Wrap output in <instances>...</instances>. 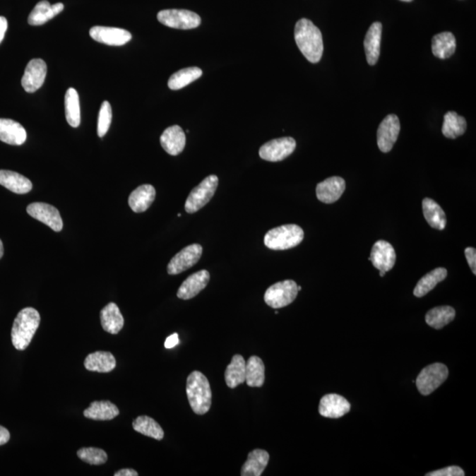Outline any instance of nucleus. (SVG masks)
I'll return each mask as SVG.
<instances>
[{
    "label": "nucleus",
    "mask_w": 476,
    "mask_h": 476,
    "mask_svg": "<svg viewBox=\"0 0 476 476\" xmlns=\"http://www.w3.org/2000/svg\"><path fill=\"white\" fill-rule=\"evenodd\" d=\"M382 24L372 23L369 27L364 39V49L366 59L369 66L376 65L379 59L380 44H381Z\"/></svg>",
    "instance_id": "obj_21"
},
{
    "label": "nucleus",
    "mask_w": 476,
    "mask_h": 476,
    "mask_svg": "<svg viewBox=\"0 0 476 476\" xmlns=\"http://www.w3.org/2000/svg\"><path fill=\"white\" fill-rule=\"evenodd\" d=\"M210 273L207 270H201L184 280L177 291V296L183 300H189L200 294L208 286Z\"/></svg>",
    "instance_id": "obj_18"
},
{
    "label": "nucleus",
    "mask_w": 476,
    "mask_h": 476,
    "mask_svg": "<svg viewBox=\"0 0 476 476\" xmlns=\"http://www.w3.org/2000/svg\"><path fill=\"white\" fill-rule=\"evenodd\" d=\"M297 294V284L292 280H286L269 287L266 291L264 300L268 307L280 309L292 304Z\"/></svg>",
    "instance_id": "obj_5"
},
{
    "label": "nucleus",
    "mask_w": 476,
    "mask_h": 476,
    "mask_svg": "<svg viewBox=\"0 0 476 476\" xmlns=\"http://www.w3.org/2000/svg\"><path fill=\"white\" fill-rule=\"evenodd\" d=\"M456 312L451 307H439L432 309L425 316V321L431 328L441 329L456 318Z\"/></svg>",
    "instance_id": "obj_35"
},
{
    "label": "nucleus",
    "mask_w": 476,
    "mask_h": 476,
    "mask_svg": "<svg viewBox=\"0 0 476 476\" xmlns=\"http://www.w3.org/2000/svg\"><path fill=\"white\" fill-rule=\"evenodd\" d=\"M203 252L201 244H194L184 248L179 254L174 256L169 261L167 271L170 275H177L193 268L200 261Z\"/></svg>",
    "instance_id": "obj_10"
},
{
    "label": "nucleus",
    "mask_w": 476,
    "mask_h": 476,
    "mask_svg": "<svg viewBox=\"0 0 476 476\" xmlns=\"http://www.w3.org/2000/svg\"><path fill=\"white\" fill-rule=\"evenodd\" d=\"M369 261L379 271L389 272L395 265V250L388 242L379 240L373 245Z\"/></svg>",
    "instance_id": "obj_14"
},
{
    "label": "nucleus",
    "mask_w": 476,
    "mask_h": 476,
    "mask_svg": "<svg viewBox=\"0 0 476 476\" xmlns=\"http://www.w3.org/2000/svg\"><path fill=\"white\" fill-rule=\"evenodd\" d=\"M28 214L39 222L44 223L56 232L63 230V221L58 209L52 205L35 202L27 208Z\"/></svg>",
    "instance_id": "obj_12"
},
{
    "label": "nucleus",
    "mask_w": 476,
    "mask_h": 476,
    "mask_svg": "<svg viewBox=\"0 0 476 476\" xmlns=\"http://www.w3.org/2000/svg\"><path fill=\"white\" fill-rule=\"evenodd\" d=\"M294 40L302 54L311 63H319L324 52L321 31L311 20L301 19L294 27Z\"/></svg>",
    "instance_id": "obj_1"
},
{
    "label": "nucleus",
    "mask_w": 476,
    "mask_h": 476,
    "mask_svg": "<svg viewBox=\"0 0 476 476\" xmlns=\"http://www.w3.org/2000/svg\"><path fill=\"white\" fill-rule=\"evenodd\" d=\"M100 318L102 328L112 335H118L124 328V319L123 315L121 314L118 305L114 303H109L102 309Z\"/></svg>",
    "instance_id": "obj_24"
},
{
    "label": "nucleus",
    "mask_w": 476,
    "mask_h": 476,
    "mask_svg": "<svg viewBox=\"0 0 476 476\" xmlns=\"http://www.w3.org/2000/svg\"><path fill=\"white\" fill-rule=\"evenodd\" d=\"M157 20L165 26L177 30H193L200 26L201 18L189 10L167 9L160 11Z\"/></svg>",
    "instance_id": "obj_7"
},
{
    "label": "nucleus",
    "mask_w": 476,
    "mask_h": 476,
    "mask_svg": "<svg viewBox=\"0 0 476 476\" xmlns=\"http://www.w3.org/2000/svg\"><path fill=\"white\" fill-rule=\"evenodd\" d=\"M422 212L426 221L433 229L443 230L446 226L445 212L436 201L426 198L422 201Z\"/></svg>",
    "instance_id": "obj_30"
},
{
    "label": "nucleus",
    "mask_w": 476,
    "mask_h": 476,
    "mask_svg": "<svg viewBox=\"0 0 476 476\" xmlns=\"http://www.w3.org/2000/svg\"><path fill=\"white\" fill-rule=\"evenodd\" d=\"M47 76V65L41 59H35L28 62L21 85L28 93H34L41 88Z\"/></svg>",
    "instance_id": "obj_13"
},
{
    "label": "nucleus",
    "mask_w": 476,
    "mask_h": 476,
    "mask_svg": "<svg viewBox=\"0 0 476 476\" xmlns=\"http://www.w3.org/2000/svg\"><path fill=\"white\" fill-rule=\"evenodd\" d=\"M179 335H177V333H173V335L169 336L168 338L166 339L165 346L166 349H173V347L179 345Z\"/></svg>",
    "instance_id": "obj_43"
},
{
    "label": "nucleus",
    "mask_w": 476,
    "mask_h": 476,
    "mask_svg": "<svg viewBox=\"0 0 476 476\" xmlns=\"http://www.w3.org/2000/svg\"><path fill=\"white\" fill-rule=\"evenodd\" d=\"M66 118L71 126L76 128L81 124V105L79 94L70 88L65 97Z\"/></svg>",
    "instance_id": "obj_38"
},
{
    "label": "nucleus",
    "mask_w": 476,
    "mask_h": 476,
    "mask_svg": "<svg viewBox=\"0 0 476 476\" xmlns=\"http://www.w3.org/2000/svg\"><path fill=\"white\" fill-rule=\"evenodd\" d=\"M40 314L34 308L23 309L18 314L11 333L13 345L17 350L27 349L40 325Z\"/></svg>",
    "instance_id": "obj_2"
},
{
    "label": "nucleus",
    "mask_w": 476,
    "mask_h": 476,
    "mask_svg": "<svg viewBox=\"0 0 476 476\" xmlns=\"http://www.w3.org/2000/svg\"><path fill=\"white\" fill-rule=\"evenodd\" d=\"M401 1H403V2H411V1H413V0H401Z\"/></svg>",
    "instance_id": "obj_49"
},
{
    "label": "nucleus",
    "mask_w": 476,
    "mask_h": 476,
    "mask_svg": "<svg viewBox=\"0 0 476 476\" xmlns=\"http://www.w3.org/2000/svg\"><path fill=\"white\" fill-rule=\"evenodd\" d=\"M0 184L17 194L30 193L33 184L30 179L11 170H0Z\"/></svg>",
    "instance_id": "obj_25"
},
{
    "label": "nucleus",
    "mask_w": 476,
    "mask_h": 476,
    "mask_svg": "<svg viewBox=\"0 0 476 476\" xmlns=\"http://www.w3.org/2000/svg\"><path fill=\"white\" fill-rule=\"evenodd\" d=\"M115 476H138V474L136 471L131 470V468H126V470H119L116 472L114 474Z\"/></svg>",
    "instance_id": "obj_46"
},
{
    "label": "nucleus",
    "mask_w": 476,
    "mask_h": 476,
    "mask_svg": "<svg viewBox=\"0 0 476 476\" xmlns=\"http://www.w3.org/2000/svg\"><path fill=\"white\" fill-rule=\"evenodd\" d=\"M400 131V120L396 115L386 116L379 124L376 141L380 151L388 153L392 150Z\"/></svg>",
    "instance_id": "obj_11"
},
{
    "label": "nucleus",
    "mask_w": 476,
    "mask_h": 476,
    "mask_svg": "<svg viewBox=\"0 0 476 476\" xmlns=\"http://www.w3.org/2000/svg\"><path fill=\"white\" fill-rule=\"evenodd\" d=\"M10 439V433L5 427L0 426V446L5 445Z\"/></svg>",
    "instance_id": "obj_45"
},
{
    "label": "nucleus",
    "mask_w": 476,
    "mask_h": 476,
    "mask_svg": "<svg viewBox=\"0 0 476 476\" xmlns=\"http://www.w3.org/2000/svg\"><path fill=\"white\" fill-rule=\"evenodd\" d=\"M27 140V131L20 123L0 119V141L6 144L20 145Z\"/></svg>",
    "instance_id": "obj_22"
},
{
    "label": "nucleus",
    "mask_w": 476,
    "mask_h": 476,
    "mask_svg": "<svg viewBox=\"0 0 476 476\" xmlns=\"http://www.w3.org/2000/svg\"><path fill=\"white\" fill-rule=\"evenodd\" d=\"M7 27H8L7 20L5 17L0 16V44H1L4 37H5Z\"/></svg>",
    "instance_id": "obj_44"
},
{
    "label": "nucleus",
    "mask_w": 476,
    "mask_h": 476,
    "mask_svg": "<svg viewBox=\"0 0 476 476\" xmlns=\"http://www.w3.org/2000/svg\"><path fill=\"white\" fill-rule=\"evenodd\" d=\"M160 142L163 149L170 155H177L184 151L186 138L182 128L172 126L163 131Z\"/></svg>",
    "instance_id": "obj_19"
},
{
    "label": "nucleus",
    "mask_w": 476,
    "mask_h": 476,
    "mask_svg": "<svg viewBox=\"0 0 476 476\" xmlns=\"http://www.w3.org/2000/svg\"><path fill=\"white\" fill-rule=\"evenodd\" d=\"M112 119V105L109 102L105 101L101 105L98 116L97 134L102 138L105 136L111 126Z\"/></svg>",
    "instance_id": "obj_40"
},
{
    "label": "nucleus",
    "mask_w": 476,
    "mask_h": 476,
    "mask_svg": "<svg viewBox=\"0 0 476 476\" xmlns=\"http://www.w3.org/2000/svg\"><path fill=\"white\" fill-rule=\"evenodd\" d=\"M269 453L266 451L256 449L248 454V459L242 468V476H261L268 466Z\"/></svg>",
    "instance_id": "obj_28"
},
{
    "label": "nucleus",
    "mask_w": 476,
    "mask_h": 476,
    "mask_svg": "<svg viewBox=\"0 0 476 476\" xmlns=\"http://www.w3.org/2000/svg\"><path fill=\"white\" fill-rule=\"evenodd\" d=\"M64 4L56 3L51 5L47 0H42L32 10L28 16V24L32 26H41L49 20H51L55 16H58L64 10Z\"/></svg>",
    "instance_id": "obj_20"
},
{
    "label": "nucleus",
    "mask_w": 476,
    "mask_h": 476,
    "mask_svg": "<svg viewBox=\"0 0 476 476\" xmlns=\"http://www.w3.org/2000/svg\"><path fill=\"white\" fill-rule=\"evenodd\" d=\"M350 408V403L345 398L339 394L330 393L321 400L319 412L326 418H340L349 413Z\"/></svg>",
    "instance_id": "obj_17"
},
{
    "label": "nucleus",
    "mask_w": 476,
    "mask_h": 476,
    "mask_svg": "<svg viewBox=\"0 0 476 476\" xmlns=\"http://www.w3.org/2000/svg\"><path fill=\"white\" fill-rule=\"evenodd\" d=\"M4 255V245L2 241L0 240V258L3 257Z\"/></svg>",
    "instance_id": "obj_47"
},
{
    "label": "nucleus",
    "mask_w": 476,
    "mask_h": 476,
    "mask_svg": "<svg viewBox=\"0 0 476 476\" xmlns=\"http://www.w3.org/2000/svg\"><path fill=\"white\" fill-rule=\"evenodd\" d=\"M202 73V70L195 66L179 70L169 78L168 86L172 90H179L200 79Z\"/></svg>",
    "instance_id": "obj_36"
},
{
    "label": "nucleus",
    "mask_w": 476,
    "mask_h": 476,
    "mask_svg": "<svg viewBox=\"0 0 476 476\" xmlns=\"http://www.w3.org/2000/svg\"><path fill=\"white\" fill-rule=\"evenodd\" d=\"M219 179L218 176L210 175L202 181L198 186L191 191L188 196L186 211L189 214L196 213L210 201L218 187Z\"/></svg>",
    "instance_id": "obj_6"
},
{
    "label": "nucleus",
    "mask_w": 476,
    "mask_h": 476,
    "mask_svg": "<svg viewBox=\"0 0 476 476\" xmlns=\"http://www.w3.org/2000/svg\"><path fill=\"white\" fill-rule=\"evenodd\" d=\"M245 362L241 355H235L225 371V381L230 388L234 389L245 382Z\"/></svg>",
    "instance_id": "obj_33"
},
{
    "label": "nucleus",
    "mask_w": 476,
    "mask_h": 476,
    "mask_svg": "<svg viewBox=\"0 0 476 476\" xmlns=\"http://www.w3.org/2000/svg\"><path fill=\"white\" fill-rule=\"evenodd\" d=\"M297 290H298V292H299V291L302 290V287L297 286Z\"/></svg>",
    "instance_id": "obj_50"
},
{
    "label": "nucleus",
    "mask_w": 476,
    "mask_h": 476,
    "mask_svg": "<svg viewBox=\"0 0 476 476\" xmlns=\"http://www.w3.org/2000/svg\"><path fill=\"white\" fill-rule=\"evenodd\" d=\"M304 232L301 227L287 225L269 230L266 234L264 243L271 250L284 251L297 246L304 240Z\"/></svg>",
    "instance_id": "obj_4"
},
{
    "label": "nucleus",
    "mask_w": 476,
    "mask_h": 476,
    "mask_svg": "<svg viewBox=\"0 0 476 476\" xmlns=\"http://www.w3.org/2000/svg\"><path fill=\"white\" fill-rule=\"evenodd\" d=\"M90 35L95 41L112 46H122L129 42L131 34L123 28L95 26L91 28Z\"/></svg>",
    "instance_id": "obj_15"
},
{
    "label": "nucleus",
    "mask_w": 476,
    "mask_h": 476,
    "mask_svg": "<svg viewBox=\"0 0 476 476\" xmlns=\"http://www.w3.org/2000/svg\"><path fill=\"white\" fill-rule=\"evenodd\" d=\"M186 393L191 410L197 415L207 414L212 405V391L207 376L200 371L191 372L187 378Z\"/></svg>",
    "instance_id": "obj_3"
},
{
    "label": "nucleus",
    "mask_w": 476,
    "mask_h": 476,
    "mask_svg": "<svg viewBox=\"0 0 476 476\" xmlns=\"http://www.w3.org/2000/svg\"><path fill=\"white\" fill-rule=\"evenodd\" d=\"M467 130V121L456 112H447L444 117L442 133L448 138H456L465 133Z\"/></svg>",
    "instance_id": "obj_34"
},
{
    "label": "nucleus",
    "mask_w": 476,
    "mask_h": 476,
    "mask_svg": "<svg viewBox=\"0 0 476 476\" xmlns=\"http://www.w3.org/2000/svg\"><path fill=\"white\" fill-rule=\"evenodd\" d=\"M448 375L449 371L446 366L436 362L422 369L415 383L422 395H429L446 381Z\"/></svg>",
    "instance_id": "obj_8"
},
{
    "label": "nucleus",
    "mask_w": 476,
    "mask_h": 476,
    "mask_svg": "<svg viewBox=\"0 0 476 476\" xmlns=\"http://www.w3.org/2000/svg\"><path fill=\"white\" fill-rule=\"evenodd\" d=\"M77 456L81 460L90 465L105 464L108 460L107 453L104 450L95 447L81 448L78 451Z\"/></svg>",
    "instance_id": "obj_39"
},
{
    "label": "nucleus",
    "mask_w": 476,
    "mask_h": 476,
    "mask_svg": "<svg viewBox=\"0 0 476 476\" xmlns=\"http://www.w3.org/2000/svg\"><path fill=\"white\" fill-rule=\"evenodd\" d=\"M386 273V272L380 271L379 275H380V277H383V276H385Z\"/></svg>",
    "instance_id": "obj_48"
},
{
    "label": "nucleus",
    "mask_w": 476,
    "mask_h": 476,
    "mask_svg": "<svg viewBox=\"0 0 476 476\" xmlns=\"http://www.w3.org/2000/svg\"><path fill=\"white\" fill-rule=\"evenodd\" d=\"M297 148V142L291 137L275 138L266 142L259 149V156L268 162H280L289 157Z\"/></svg>",
    "instance_id": "obj_9"
},
{
    "label": "nucleus",
    "mask_w": 476,
    "mask_h": 476,
    "mask_svg": "<svg viewBox=\"0 0 476 476\" xmlns=\"http://www.w3.org/2000/svg\"><path fill=\"white\" fill-rule=\"evenodd\" d=\"M84 365L88 371L107 373L116 368L117 361L112 353L97 351L88 355L85 359Z\"/></svg>",
    "instance_id": "obj_27"
},
{
    "label": "nucleus",
    "mask_w": 476,
    "mask_h": 476,
    "mask_svg": "<svg viewBox=\"0 0 476 476\" xmlns=\"http://www.w3.org/2000/svg\"><path fill=\"white\" fill-rule=\"evenodd\" d=\"M345 189L346 182L343 177H332L318 184L316 194L319 201L332 204L340 200Z\"/></svg>",
    "instance_id": "obj_16"
},
{
    "label": "nucleus",
    "mask_w": 476,
    "mask_h": 476,
    "mask_svg": "<svg viewBox=\"0 0 476 476\" xmlns=\"http://www.w3.org/2000/svg\"><path fill=\"white\" fill-rule=\"evenodd\" d=\"M456 49V39L451 32H442L432 38L433 55L440 59L452 56Z\"/></svg>",
    "instance_id": "obj_29"
},
{
    "label": "nucleus",
    "mask_w": 476,
    "mask_h": 476,
    "mask_svg": "<svg viewBox=\"0 0 476 476\" xmlns=\"http://www.w3.org/2000/svg\"><path fill=\"white\" fill-rule=\"evenodd\" d=\"M245 382L250 387H261L265 382V364L261 358L252 356L245 365Z\"/></svg>",
    "instance_id": "obj_31"
},
{
    "label": "nucleus",
    "mask_w": 476,
    "mask_h": 476,
    "mask_svg": "<svg viewBox=\"0 0 476 476\" xmlns=\"http://www.w3.org/2000/svg\"><path fill=\"white\" fill-rule=\"evenodd\" d=\"M447 270L444 268H439L429 272L427 275L422 277L419 280L414 290V294L417 297L426 296L429 292L434 289L439 282H443L446 278Z\"/></svg>",
    "instance_id": "obj_32"
},
{
    "label": "nucleus",
    "mask_w": 476,
    "mask_h": 476,
    "mask_svg": "<svg viewBox=\"0 0 476 476\" xmlns=\"http://www.w3.org/2000/svg\"><path fill=\"white\" fill-rule=\"evenodd\" d=\"M84 417L95 421L112 420L119 415L116 405L108 400L94 401L83 412Z\"/></svg>",
    "instance_id": "obj_26"
},
{
    "label": "nucleus",
    "mask_w": 476,
    "mask_h": 476,
    "mask_svg": "<svg viewBox=\"0 0 476 476\" xmlns=\"http://www.w3.org/2000/svg\"><path fill=\"white\" fill-rule=\"evenodd\" d=\"M155 189L151 184L138 186L131 194L128 203L135 213L147 211L155 198Z\"/></svg>",
    "instance_id": "obj_23"
},
{
    "label": "nucleus",
    "mask_w": 476,
    "mask_h": 476,
    "mask_svg": "<svg viewBox=\"0 0 476 476\" xmlns=\"http://www.w3.org/2000/svg\"><path fill=\"white\" fill-rule=\"evenodd\" d=\"M468 265H470L472 272L476 275V250L475 248L468 247L465 250Z\"/></svg>",
    "instance_id": "obj_42"
},
{
    "label": "nucleus",
    "mask_w": 476,
    "mask_h": 476,
    "mask_svg": "<svg viewBox=\"0 0 476 476\" xmlns=\"http://www.w3.org/2000/svg\"><path fill=\"white\" fill-rule=\"evenodd\" d=\"M465 472L463 468L457 466H452L443 470L431 472L426 474V476H464Z\"/></svg>",
    "instance_id": "obj_41"
},
{
    "label": "nucleus",
    "mask_w": 476,
    "mask_h": 476,
    "mask_svg": "<svg viewBox=\"0 0 476 476\" xmlns=\"http://www.w3.org/2000/svg\"><path fill=\"white\" fill-rule=\"evenodd\" d=\"M133 428L135 432L149 436V438L159 440V441L165 436V432L158 422L155 421L154 419L147 417V415H141V417L135 419L133 422Z\"/></svg>",
    "instance_id": "obj_37"
}]
</instances>
